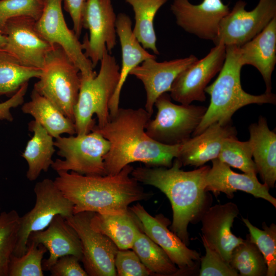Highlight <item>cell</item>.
<instances>
[{
	"label": "cell",
	"instance_id": "1",
	"mask_svg": "<svg viewBox=\"0 0 276 276\" xmlns=\"http://www.w3.org/2000/svg\"><path fill=\"white\" fill-rule=\"evenodd\" d=\"M151 117L142 108L119 107L104 126L95 125L93 130L101 133L110 144L104 157L106 175L116 174L134 162L149 167L172 166L178 156L180 145L163 144L148 136L145 128Z\"/></svg>",
	"mask_w": 276,
	"mask_h": 276
},
{
	"label": "cell",
	"instance_id": "2",
	"mask_svg": "<svg viewBox=\"0 0 276 276\" xmlns=\"http://www.w3.org/2000/svg\"><path fill=\"white\" fill-rule=\"evenodd\" d=\"M133 169L128 165L116 174L104 175L59 172L54 181L73 203L74 214H123L130 204L151 196L131 176Z\"/></svg>",
	"mask_w": 276,
	"mask_h": 276
},
{
	"label": "cell",
	"instance_id": "3",
	"mask_svg": "<svg viewBox=\"0 0 276 276\" xmlns=\"http://www.w3.org/2000/svg\"><path fill=\"white\" fill-rule=\"evenodd\" d=\"M181 166L175 158L170 167H139L133 168L131 176L139 183L153 186L166 195L173 211L170 229L188 245V225L204 211L205 179L210 167L185 171Z\"/></svg>",
	"mask_w": 276,
	"mask_h": 276
},
{
	"label": "cell",
	"instance_id": "4",
	"mask_svg": "<svg viewBox=\"0 0 276 276\" xmlns=\"http://www.w3.org/2000/svg\"><path fill=\"white\" fill-rule=\"evenodd\" d=\"M242 66L239 59L238 47L226 46L225 60L218 76L204 89L211 97L210 105L192 136L200 134L214 123H231L235 112L245 106L275 104L276 96L271 92L254 95L243 89L240 80Z\"/></svg>",
	"mask_w": 276,
	"mask_h": 276
},
{
	"label": "cell",
	"instance_id": "5",
	"mask_svg": "<svg viewBox=\"0 0 276 276\" xmlns=\"http://www.w3.org/2000/svg\"><path fill=\"white\" fill-rule=\"evenodd\" d=\"M100 68L96 75L81 76V85L74 110L76 134L91 132L96 125L101 128L110 119L109 103L120 79V68L115 57L106 50L100 61Z\"/></svg>",
	"mask_w": 276,
	"mask_h": 276
},
{
	"label": "cell",
	"instance_id": "6",
	"mask_svg": "<svg viewBox=\"0 0 276 276\" xmlns=\"http://www.w3.org/2000/svg\"><path fill=\"white\" fill-rule=\"evenodd\" d=\"M33 89L48 99L74 123V110L81 85L79 70L64 51L54 45L48 53Z\"/></svg>",
	"mask_w": 276,
	"mask_h": 276
},
{
	"label": "cell",
	"instance_id": "7",
	"mask_svg": "<svg viewBox=\"0 0 276 276\" xmlns=\"http://www.w3.org/2000/svg\"><path fill=\"white\" fill-rule=\"evenodd\" d=\"M165 93L155 101L157 113L146 126L153 140L168 145H181L189 140L201 121L207 108L195 105L176 104Z\"/></svg>",
	"mask_w": 276,
	"mask_h": 276
},
{
	"label": "cell",
	"instance_id": "8",
	"mask_svg": "<svg viewBox=\"0 0 276 276\" xmlns=\"http://www.w3.org/2000/svg\"><path fill=\"white\" fill-rule=\"evenodd\" d=\"M55 139L57 155L63 158L56 159L51 165L57 173L73 171L83 175H106L104 157L110 144L99 132L93 130Z\"/></svg>",
	"mask_w": 276,
	"mask_h": 276
},
{
	"label": "cell",
	"instance_id": "9",
	"mask_svg": "<svg viewBox=\"0 0 276 276\" xmlns=\"http://www.w3.org/2000/svg\"><path fill=\"white\" fill-rule=\"evenodd\" d=\"M34 192L36 196L34 207L20 216L17 242L12 254L16 257L26 252L31 233L47 228L56 215L65 219L74 214L73 203L57 188L54 180L45 178L37 182Z\"/></svg>",
	"mask_w": 276,
	"mask_h": 276
},
{
	"label": "cell",
	"instance_id": "10",
	"mask_svg": "<svg viewBox=\"0 0 276 276\" xmlns=\"http://www.w3.org/2000/svg\"><path fill=\"white\" fill-rule=\"evenodd\" d=\"M246 2L239 0L221 20L215 45L239 47L260 33L276 16V0H259L256 7L248 11Z\"/></svg>",
	"mask_w": 276,
	"mask_h": 276
},
{
	"label": "cell",
	"instance_id": "11",
	"mask_svg": "<svg viewBox=\"0 0 276 276\" xmlns=\"http://www.w3.org/2000/svg\"><path fill=\"white\" fill-rule=\"evenodd\" d=\"M43 8L35 28L52 46L58 45L80 71L81 76L96 75L91 61L86 57L82 43L74 31L68 28L62 9L63 0H42Z\"/></svg>",
	"mask_w": 276,
	"mask_h": 276
},
{
	"label": "cell",
	"instance_id": "12",
	"mask_svg": "<svg viewBox=\"0 0 276 276\" xmlns=\"http://www.w3.org/2000/svg\"><path fill=\"white\" fill-rule=\"evenodd\" d=\"M93 212L74 214L65 218L80 240L84 270L90 276H115V257L119 250L106 236L94 231L90 221Z\"/></svg>",
	"mask_w": 276,
	"mask_h": 276
},
{
	"label": "cell",
	"instance_id": "13",
	"mask_svg": "<svg viewBox=\"0 0 276 276\" xmlns=\"http://www.w3.org/2000/svg\"><path fill=\"white\" fill-rule=\"evenodd\" d=\"M112 0H87L83 12V28L89 31L82 43L86 57L95 68L104 52L110 53L117 44V15Z\"/></svg>",
	"mask_w": 276,
	"mask_h": 276
},
{
	"label": "cell",
	"instance_id": "14",
	"mask_svg": "<svg viewBox=\"0 0 276 276\" xmlns=\"http://www.w3.org/2000/svg\"><path fill=\"white\" fill-rule=\"evenodd\" d=\"M203 58L192 63L173 81L170 96L180 104L206 100L204 89L211 79L221 70L226 56V46L220 42Z\"/></svg>",
	"mask_w": 276,
	"mask_h": 276
},
{
	"label": "cell",
	"instance_id": "15",
	"mask_svg": "<svg viewBox=\"0 0 276 276\" xmlns=\"http://www.w3.org/2000/svg\"><path fill=\"white\" fill-rule=\"evenodd\" d=\"M141 230L159 245L176 265L179 274L192 273L200 261L199 254L189 248L172 231L168 228V220L164 217H153L138 203L129 208Z\"/></svg>",
	"mask_w": 276,
	"mask_h": 276
},
{
	"label": "cell",
	"instance_id": "16",
	"mask_svg": "<svg viewBox=\"0 0 276 276\" xmlns=\"http://www.w3.org/2000/svg\"><path fill=\"white\" fill-rule=\"evenodd\" d=\"M35 22V19L28 17L8 20L2 32L6 39L2 50L22 65L41 70L48 53L54 46L39 34Z\"/></svg>",
	"mask_w": 276,
	"mask_h": 276
},
{
	"label": "cell",
	"instance_id": "17",
	"mask_svg": "<svg viewBox=\"0 0 276 276\" xmlns=\"http://www.w3.org/2000/svg\"><path fill=\"white\" fill-rule=\"evenodd\" d=\"M170 10L176 24L198 38L213 41L222 19L229 12L228 5L222 0H203L198 5L189 0H173Z\"/></svg>",
	"mask_w": 276,
	"mask_h": 276
},
{
	"label": "cell",
	"instance_id": "18",
	"mask_svg": "<svg viewBox=\"0 0 276 276\" xmlns=\"http://www.w3.org/2000/svg\"><path fill=\"white\" fill-rule=\"evenodd\" d=\"M156 59H146L129 73L143 83L146 96L145 109L151 116L156 99L163 94L170 92L179 74L198 59L194 55L163 62Z\"/></svg>",
	"mask_w": 276,
	"mask_h": 276
},
{
	"label": "cell",
	"instance_id": "19",
	"mask_svg": "<svg viewBox=\"0 0 276 276\" xmlns=\"http://www.w3.org/2000/svg\"><path fill=\"white\" fill-rule=\"evenodd\" d=\"M233 202L216 204L202 213L201 239L229 263L233 249L244 241L231 232L234 219L239 214Z\"/></svg>",
	"mask_w": 276,
	"mask_h": 276
},
{
	"label": "cell",
	"instance_id": "20",
	"mask_svg": "<svg viewBox=\"0 0 276 276\" xmlns=\"http://www.w3.org/2000/svg\"><path fill=\"white\" fill-rule=\"evenodd\" d=\"M205 179V191H212L217 195L220 192L232 198L234 193L241 191L263 198L276 208V199L269 192V188L261 183L257 175L244 173L240 174L233 171L227 164L218 158L212 160Z\"/></svg>",
	"mask_w": 276,
	"mask_h": 276
},
{
	"label": "cell",
	"instance_id": "21",
	"mask_svg": "<svg viewBox=\"0 0 276 276\" xmlns=\"http://www.w3.org/2000/svg\"><path fill=\"white\" fill-rule=\"evenodd\" d=\"M28 242L42 244L49 251V258L42 260L43 271H49L57 259L63 256L74 255L81 261L82 250L79 236L60 215H56L43 230L31 233Z\"/></svg>",
	"mask_w": 276,
	"mask_h": 276
},
{
	"label": "cell",
	"instance_id": "22",
	"mask_svg": "<svg viewBox=\"0 0 276 276\" xmlns=\"http://www.w3.org/2000/svg\"><path fill=\"white\" fill-rule=\"evenodd\" d=\"M237 131L231 123H214L200 134L190 137L180 145L177 158L182 166H203L218 158L224 140L237 136Z\"/></svg>",
	"mask_w": 276,
	"mask_h": 276
},
{
	"label": "cell",
	"instance_id": "23",
	"mask_svg": "<svg viewBox=\"0 0 276 276\" xmlns=\"http://www.w3.org/2000/svg\"><path fill=\"white\" fill-rule=\"evenodd\" d=\"M242 66L256 67L264 81L265 93L271 92V76L276 64V16L252 39L238 47Z\"/></svg>",
	"mask_w": 276,
	"mask_h": 276
},
{
	"label": "cell",
	"instance_id": "24",
	"mask_svg": "<svg viewBox=\"0 0 276 276\" xmlns=\"http://www.w3.org/2000/svg\"><path fill=\"white\" fill-rule=\"evenodd\" d=\"M116 32L119 39L122 52V67L116 90L109 103L110 116L114 115L119 108L121 93L131 71L148 58H156L143 48L132 31V21L125 13L117 15Z\"/></svg>",
	"mask_w": 276,
	"mask_h": 276
},
{
	"label": "cell",
	"instance_id": "25",
	"mask_svg": "<svg viewBox=\"0 0 276 276\" xmlns=\"http://www.w3.org/2000/svg\"><path fill=\"white\" fill-rule=\"evenodd\" d=\"M252 155L257 173L264 183L273 188L276 181V133L269 129L266 119L260 116L249 126Z\"/></svg>",
	"mask_w": 276,
	"mask_h": 276
},
{
	"label": "cell",
	"instance_id": "26",
	"mask_svg": "<svg viewBox=\"0 0 276 276\" xmlns=\"http://www.w3.org/2000/svg\"><path fill=\"white\" fill-rule=\"evenodd\" d=\"M29 129L33 133L28 142L21 156L27 162V179L35 180L42 171L47 172L53 162L55 152L54 137L35 120L29 122Z\"/></svg>",
	"mask_w": 276,
	"mask_h": 276
},
{
	"label": "cell",
	"instance_id": "27",
	"mask_svg": "<svg viewBox=\"0 0 276 276\" xmlns=\"http://www.w3.org/2000/svg\"><path fill=\"white\" fill-rule=\"evenodd\" d=\"M21 110L33 117L55 139L63 134H76L74 123L34 89L32 91L30 100L22 104Z\"/></svg>",
	"mask_w": 276,
	"mask_h": 276
},
{
	"label": "cell",
	"instance_id": "28",
	"mask_svg": "<svg viewBox=\"0 0 276 276\" xmlns=\"http://www.w3.org/2000/svg\"><path fill=\"white\" fill-rule=\"evenodd\" d=\"M90 225L94 231L108 237L119 249H131L141 231L129 210L120 214L94 213Z\"/></svg>",
	"mask_w": 276,
	"mask_h": 276
},
{
	"label": "cell",
	"instance_id": "29",
	"mask_svg": "<svg viewBox=\"0 0 276 276\" xmlns=\"http://www.w3.org/2000/svg\"><path fill=\"white\" fill-rule=\"evenodd\" d=\"M132 8L135 24L133 33L145 49L159 55L156 47L154 20L159 9L168 0H125Z\"/></svg>",
	"mask_w": 276,
	"mask_h": 276
},
{
	"label": "cell",
	"instance_id": "30",
	"mask_svg": "<svg viewBox=\"0 0 276 276\" xmlns=\"http://www.w3.org/2000/svg\"><path fill=\"white\" fill-rule=\"evenodd\" d=\"M131 249L153 274L159 275L179 274L178 268L166 252L142 231L137 234Z\"/></svg>",
	"mask_w": 276,
	"mask_h": 276
},
{
	"label": "cell",
	"instance_id": "31",
	"mask_svg": "<svg viewBox=\"0 0 276 276\" xmlns=\"http://www.w3.org/2000/svg\"><path fill=\"white\" fill-rule=\"evenodd\" d=\"M41 73L40 69L24 66L0 49V97L14 94L30 79L39 78Z\"/></svg>",
	"mask_w": 276,
	"mask_h": 276
},
{
	"label": "cell",
	"instance_id": "32",
	"mask_svg": "<svg viewBox=\"0 0 276 276\" xmlns=\"http://www.w3.org/2000/svg\"><path fill=\"white\" fill-rule=\"evenodd\" d=\"M229 264L241 276L266 275L267 267L264 258L249 238L233 249Z\"/></svg>",
	"mask_w": 276,
	"mask_h": 276
},
{
	"label": "cell",
	"instance_id": "33",
	"mask_svg": "<svg viewBox=\"0 0 276 276\" xmlns=\"http://www.w3.org/2000/svg\"><path fill=\"white\" fill-rule=\"evenodd\" d=\"M252 157L249 141H240L237 136H232L223 142L218 158L229 167L257 175L256 166Z\"/></svg>",
	"mask_w": 276,
	"mask_h": 276
},
{
	"label": "cell",
	"instance_id": "34",
	"mask_svg": "<svg viewBox=\"0 0 276 276\" xmlns=\"http://www.w3.org/2000/svg\"><path fill=\"white\" fill-rule=\"evenodd\" d=\"M19 219L15 210L0 213V276H8L10 258L17 242Z\"/></svg>",
	"mask_w": 276,
	"mask_h": 276
},
{
	"label": "cell",
	"instance_id": "35",
	"mask_svg": "<svg viewBox=\"0 0 276 276\" xmlns=\"http://www.w3.org/2000/svg\"><path fill=\"white\" fill-rule=\"evenodd\" d=\"M47 250L42 244L28 242L27 249L24 255L11 256L8 276H43L42 260Z\"/></svg>",
	"mask_w": 276,
	"mask_h": 276
},
{
	"label": "cell",
	"instance_id": "36",
	"mask_svg": "<svg viewBox=\"0 0 276 276\" xmlns=\"http://www.w3.org/2000/svg\"><path fill=\"white\" fill-rule=\"evenodd\" d=\"M248 229L249 239L258 247L262 254L267 267L266 276H275L276 274V225L269 227L264 225L261 229L246 218H242Z\"/></svg>",
	"mask_w": 276,
	"mask_h": 276
},
{
	"label": "cell",
	"instance_id": "37",
	"mask_svg": "<svg viewBox=\"0 0 276 276\" xmlns=\"http://www.w3.org/2000/svg\"><path fill=\"white\" fill-rule=\"evenodd\" d=\"M43 8L42 0H0V33L11 18L28 17L37 20Z\"/></svg>",
	"mask_w": 276,
	"mask_h": 276
},
{
	"label": "cell",
	"instance_id": "38",
	"mask_svg": "<svg viewBox=\"0 0 276 276\" xmlns=\"http://www.w3.org/2000/svg\"><path fill=\"white\" fill-rule=\"evenodd\" d=\"M205 255L200 258V276H238L239 274L229 263L202 240Z\"/></svg>",
	"mask_w": 276,
	"mask_h": 276
},
{
	"label": "cell",
	"instance_id": "39",
	"mask_svg": "<svg viewBox=\"0 0 276 276\" xmlns=\"http://www.w3.org/2000/svg\"><path fill=\"white\" fill-rule=\"evenodd\" d=\"M114 265L119 276H148L153 274L142 263L135 252L129 249L118 250Z\"/></svg>",
	"mask_w": 276,
	"mask_h": 276
},
{
	"label": "cell",
	"instance_id": "40",
	"mask_svg": "<svg viewBox=\"0 0 276 276\" xmlns=\"http://www.w3.org/2000/svg\"><path fill=\"white\" fill-rule=\"evenodd\" d=\"M77 257L67 255L60 257L52 265L49 271L51 276H87L81 266Z\"/></svg>",
	"mask_w": 276,
	"mask_h": 276
},
{
	"label": "cell",
	"instance_id": "41",
	"mask_svg": "<svg viewBox=\"0 0 276 276\" xmlns=\"http://www.w3.org/2000/svg\"><path fill=\"white\" fill-rule=\"evenodd\" d=\"M87 0H63L64 10L70 14L73 31L79 38L82 30L83 12Z\"/></svg>",
	"mask_w": 276,
	"mask_h": 276
},
{
	"label": "cell",
	"instance_id": "42",
	"mask_svg": "<svg viewBox=\"0 0 276 276\" xmlns=\"http://www.w3.org/2000/svg\"><path fill=\"white\" fill-rule=\"evenodd\" d=\"M28 87V82L24 84L20 88L7 100L0 103V120L12 122L13 117L11 109L22 105Z\"/></svg>",
	"mask_w": 276,
	"mask_h": 276
},
{
	"label": "cell",
	"instance_id": "43",
	"mask_svg": "<svg viewBox=\"0 0 276 276\" xmlns=\"http://www.w3.org/2000/svg\"><path fill=\"white\" fill-rule=\"evenodd\" d=\"M6 42V37L0 33V49H2L4 47Z\"/></svg>",
	"mask_w": 276,
	"mask_h": 276
},
{
	"label": "cell",
	"instance_id": "44",
	"mask_svg": "<svg viewBox=\"0 0 276 276\" xmlns=\"http://www.w3.org/2000/svg\"><path fill=\"white\" fill-rule=\"evenodd\" d=\"M0 210H1V206H0Z\"/></svg>",
	"mask_w": 276,
	"mask_h": 276
}]
</instances>
